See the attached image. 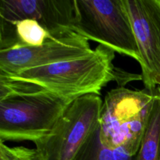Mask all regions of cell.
<instances>
[{"instance_id": "1", "label": "cell", "mask_w": 160, "mask_h": 160, "mask_svg": "<svg viewBox=\"0 0 160 160\" xmlns=\"http://www.w3.org/2000/svg\"><path fill=\"white\" fill-rule=\"evenodd\" d=\"M114 58L113 50L98 45L86 56L0 78L31 84L73 99L89 94L99 95L111 81H117L119 87H123L130 81H142V74H132L116 67Z\"/></svg>"}, {"instance_id": "2", "label": "cell", "mask_w": 160, "mask_h": 160, "mask_svg": "<svg viewBox=\"0 0 160 160\" xmlns=\"http://www.w3.org/2000/svg\"><path fill=\"white\" fill-rule=\"evenodd\" d=\"M74 100L0 78V142L45 137Z\"/></svg>"}, {"instance_id": "3", "label": "cell", "mask_w": 160, "mask_h": 160, "mask_svg": "<svg viewBox=\"0 0 160 160\" xmlns=\"http://www.w3.org/2000/svg\"><path fill=\"white\" fill-rule=\"evenodd\" d=\"M155 91L118 87L108 92L99 119L100 135L105 145L138 154Z\"/></svg>"}, {"instance_id": "4", "label": "cell", "mask_w": 160, "mask_h": 160, "mask_svg": "<svg viewBox=\"0 0 160 160\" xmlns=\"http://www.w3.org/2000/svg\"><path fill=\"white\" fill-rule=\"evenodd\" d=\"M75 2V32L141 63L138 46L123 0Z\"/></svg>"}, {"instance_id": "5", "label": "cell", "mask_w": 160, "mask_h": 160, "mask_svg": "<svg viewBox=\"0 0 160 160\" xmlns=\"http://www.w3.org/2000/svg\"><path fill=\"white\" fill-rule=\"evenodd\" d=\"M103 101L95 94L76 98L52 131L34 142L41 160H72L99 124Z\"/></svg>"}, {"instance_id": "6", "label": "cell", "mask_w": 160, "mask_h": 160, "mask_svg": "<svg viewBox=\"0 0 160 160\" xmlns=\"http://www.w3.org/2000/svg\"><path fill=\"white\" fill-rule=\"evenodd\" d=\"M93 52L89 41L73 31L53 36L38 47L0 50V76L76 59Z\"/></svg>"}, {"instance_id": "7", "label": "cell", "mask_w": 160, "mask_h": 160, "mask_svg": "<svg viewBox=\"0 0 160 160\" xmlns=\"http://www.w3.org/2000/svg\"><path fill=\"white\" fill-rule=\"evenodd\" d=\"M141 56L142 82L154 92L160 78V0H123Z\"/></svg>"}, {"instance_id": "8", "label": "cell", "mask_w": 160, "mask_h": 160, "mask_svg": "<svg viewBox=\"0 0 160 160\" xmlns=\"http://www.w3.org/2000/svg\"><path fill=\"white\" fill-rule=\"evenodd\" d=\"M31 19L52 35L74 31L75 0H0V20L7 22Z\"/></svg>"}, {"instance_id": "9", "label": "cell", "mask_w": 160, "mask_h": 160, "mask_svg": "<svg viewBox=\"0 0 160 160\" xmlns=\"http://www.w3.org/2000/svg\"><path fill=\"white\" fill-rule=\"evenodd\" d=\"M137 160H160V87L157 86Z\"/></svg>"}, {"instance_id": "10", "label": "cell", "mask_w": 160, "mask_h": 160, "mask_svg": "<svg viewBox=\"0 0 160 160\" xmlns=\"http://www.w3.org/2000/svg\"><path fill=\"white\" fill-rule=\"evenodd\" d=\"M137 155H131L121 148H109L102 143L99 124L89 135L72 160H137Z\"/></svg>"}, {"instance_id": "11", "label": "cell", "mask_w": 160, "mask_h": 160, "mask_svg": "<svg viewBox=\"0 0 160 160\" xmlns=\"http://www.w3.org/2000/svg\"><path fill=\"white\" fill-rule=\"evenodd\" d=\"M0 149L3 150L9 160H41L36 149L23 146L9 147L0 142Z\"/></svg>"}, {"instance_id": "12", "label": "cell", "mask_w": 160, "mask_h": 160, "mask_svg": "<svg viewBox=\"0 0 160 160\" xmlns=\"http://www.w3.org/2000/svg\"><path fill=\"white\" fill-rule=\"evenodd\" d=\"M0 160H9L7 156H6V153L2 149H0Z\"/></svg>"}, {"instance_id": "13", "label": "cell", "mask_w": 160, "mask_h": 160, "mask_svg": "<svg viewBox=\"0 0 160 160\" xmlns=\"http://www.w3.org/2000/svg\"><path fill=\"white\" fill-rule=\"evenodd\" d=\"M157 86H159V87H160V79L159 80V81H158V82H157Z\"/></svg>"}]
</instances>
